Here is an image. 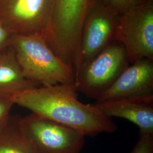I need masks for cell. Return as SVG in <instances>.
<instances>
[{"mask_svg":"<svg viewBox=\"0 0 153 153\" xmlns=\"http://www.w3.org/2000/svg\"><path fill=\"white\" fill-rule=\"evenodd\" d=\"M141 0H104V5L116 16H121Z\"/></svg>","mask_w":153,"mask_h":153,"instance_id":"obj_14","label":"cell"},{"mask_svg":"<svg viewBox=\"0 0 153 153\" xmlns=\"http://www.w3.org/2000/svg\"><path fill=\"white\" fill-rule=\"evenodd\" d=\"M96 0H54L45 41L76 76L81 68V44L84 23Z\"/></svg>","mask_w":153,"mask_h":153,"instance_id":"obj_2","label":"cell"},{"mask_svg":"<svg viewBox=\"0 0 153 153\" xmlns=\"http://www.w3.org/2000/svg\"><path fill=\"white\" fill-rule=\"evenodd\" d=\"M15 104L13 95H0V135L10 121V112Z\"/></svg>","mask_w":153,"mask_h":153,"instance_id":"obj_13","label":"cell"},{"mask_svg":"<svg viewBox=\"0 0 153 153\" xmlns=\"http://www.w3.org/2000/svg\"><path fill=\"white\" fill-rule=\"evenodd\" d=\"M94 105L108 117L131 121L139 128L140 135L153 134V94Z\"/></svg>","mask_w":153,"mask_h":153,"instance_id":"obj_10","label":"cell"},{"mask_svg":"<svg viewBox=\"0 0 153 153\" xmlns=\"http://www.w3.org/2000/svg\"><path fill=\"white\" fill-rule=\"evenodd\" d=\"M18 123L39 153H80L83 146L82 133L39 115L31 113Z\"/></svg>","mask_w":153,"mask_h":153,"instance_id":"obj_6","label":"cell"},{"mask_svg":"<svg viewBox=\"0 0 153 153\" xmlns=\"http://www.w3.org/2000/svg\"><path fill=\"white\" fill-rule=\"evenodd\" d=\"M74 85L40 86L13 95L15 104L31 113L73 128L85 136L115 132L117 127L94 104L81 102Z\"/></svg>","mask_w":153,"mask_h":153,"instance_id":"obj_1","label":"cell"},{"mask_svg":"<svg viewBox=\"0 0 153 153\" xmlns=\"http://www.w3.org/2000/svg\"><path fill=\"white\" fill-rule=\"evenodd\" d=\"M10 45L24 76L39 86L74 85L76 76L38 34L11 36Z\"/></svg>","mask_w":153,"mask_h":153,"instance_id":"obj_3","label":"cell"},{"mask_svg":"<svg viewBox=\"0 0 153 153\" xmlns=\"http://www.w3.org/2000/svg\"><path fill=\"white\" fill-rule=\"evenodd\" d=\"M54 0H0V22L13 34H38L45 40Z\"/></svg>","mask_w":153,"mask_h":153,"instance_id":"obj_7","label":"cell"},{"mask_svg":"<svg viewBox=\"0 0 153 153\" xmlns=\"http://www.w3.org/2000/svg\"><path fill=\"white\" fill-rule=\"evenodd\" d=\"M114 39L124 47L132 64L153 60V0H141L120 16Z\"/></svg>","mask_w":153,"mask_h":153,"instance_id":"obj_4","label":"cell"},{"mask_svg":"<svg viewBox=\"0 0 153 153\" xmlns=\"http://www.w3.org/2000/svg\"><path fill=\"white\" fill-rule=\"evenodd\" d=\"M0 153H39L22 132L18 119L10 121L0 135Z\"/></svg>","mask_w":153,"mask_h":153,"instance_id":"obj_12","label":"cell"},{"mask_svg":"<svg viewBox=\"0 0 153 153\" xmlns=\"http://www.w3.org/2000/svg\"><path fill=\"white\" fill-rule=\"evenodd\" d=\"M13 34L0 22V52L10 45V39Z\"/></svg>","mask_w":153,"mask_h":153,"instance_id":"obj_16","label":"cell"},{"mask_svg":"<svg viewBox=\"0 0 153 153\" xmlns=\"http://www.w3.org/2000/svg\"><path fill=\"white\" fill-rule=\"evenodd\" d=\"M153 94V60L145 59L128 66L95 103Z\"/></svg>","mask_w":153,"mask_h":153,"instance_id":"obj_9","label":"cell"},{"mask_svg":"<svg viewBox=\"0 0 153 153\" xmlns=\"http://www.w3.org/2000/svg\"><path fill=\"white\" fill-rule=\"evenodd\" d=\"M129 62L126 49L120 43H109L81 67L76 76V91L97 100L129 66Z\"/></svg>","mask_w":153,"mask_h":153,"instance_id":"obj_5","label":"cell"},{"mask_svg":"<svg viewBox=\"0 0 153 153\" xmlns=\"http://www.w3.org/2000/svg\"><path fill=\"white\" fill-rule=\"evenodd\" d=\"M131 153H153V134L140 135Z\"/></svg>","mask_w":153,"mask_h":153,"instance_id":"obj_15","label":"cell"},{"mask_svg":"<svg viewBox=\"0 0 153 153\" xmlns=\"http://www.w3.org/2000/svg\"><path fill=\"white\" fill-rule=\"evenodd\" d=\"M38 86L23 76L10 45L0 52V95H14Z\"/></svg>","mask_w":153,"mask_h":153,"instance_id":"obj_11","label":"cell"},{"mask_svg":"<svg viewBox=\"0 0 153 153\" xmlns=\"http://www.w3.org/2000/svg\"><path fill=\"white\" fill-rule=\"evenodd\" d=\"M117 17L104 4L96 1L82 30L81 67L93 60L110 43L114 38Z\"/></svg>","mask_w":153,"mask_h":153,"instance_id":"obj_8","label":"cell"}]
</instances>
